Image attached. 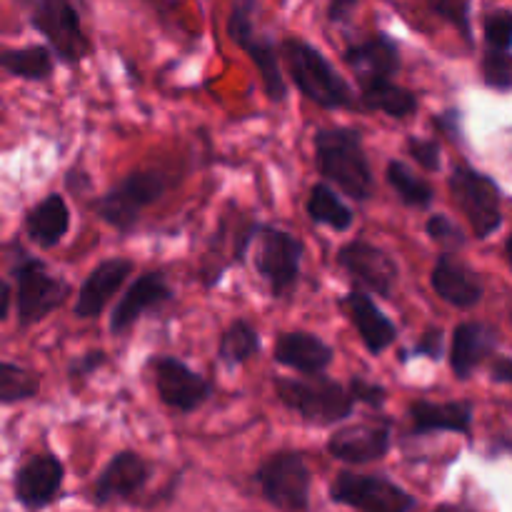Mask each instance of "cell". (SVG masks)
Listing matches in <instances>:
<instances>
[{"instance_id": "1", "label": "cell", "mask_w": 512, "mask_h": 512, "mask_svg": "<svg viewBox=\"0 0 512 512\" xmlns=\"http://www.w3.org/2000/svg\"><path fill=\"white\" fill-rule=\"evenodd\" d=\"M315 165L325 183L338 185L348 198L365 203L373 198V165L365 153L363 133L348 125L320 128L313 138Z\"/></svg>"}, {"instance_id": "2", "label": "cell", "mask_w": 512, "mask_h": 512, "mask_svg": "<svg viewBox=\"0 0 512 512\" xmlns=\"http://www.w3.org/2000/svg\"><path fill=\"white\" fill-rule=\"evenodd\" d=\"M280 53L288 65L290 80L310 103L323 110H358V95L320 48L303 38H285Z\"/></svg>"}, {"instance_id": "3", "label": "cell", "mask_w": 512, "mask_h": 512, "mask_svg": "<svg viewBox=\"0 0 512 512\" xmlns=\"http://www.w3.org/2000/svg\"><path fill=\"white\" fill-rule=\"evenodd\" d=\"M275 398L298 415L303 423L315 428H330L335 423L353 418L355 400L350 395L348 385L328 378L325 373L303 375V378H273Z\"/></svg>"}, {"instance_id": "4", "label": "cell", "mask_w": 512, "mask_h": 512, "mask_svg": "<svg viewBox=\"0 0 512 512\" xmlns=\"http://www.w3.org/2000/svg\"><path fill=\"white\" fill-rule=\"evenodd\" d=\"M228 38L253 60L268 100L283 103L288 98V80L280 68V53L273 33L260 25L258 0H233L230 3Z\"/></svg>"}, {"instance_id": "5", "label": "cell", "mask_w": 512, "mask_h": 512, "mask_svg": "<svg viewBox=\"0 0 512 512\" xmlns=\"http://www.w3.org/2000/svg\"><path fill=\"white\" fill-rule=\"evenodd\" d=\"M170 185H173V175L168 170H130L108 193L93 200V210L105 225L115 228L118 233H130L143 218L145 208L158 203L168 193Z\"/></svg>"}, {"instance_id": "6", "label": "cell", "mask_w": 512, "mask_h": 512, "mask_svg": "<svg viewBox=\"0 0 512 512\" xmlns=\"http://www.w3.org/2000/svg\"><path fill=\"white\" fill-rule=\"evenodd\" d=\"M450 198L470 223L475 240H488L503 228V190L498 180L468 163H458L448 178Z\"/></svg>"}, {"instance_id": "7", "label": "cell", "mask_w": 512, "mask_h": 512, "mask_svg": "<svg viewBox=\"0 0 512 512\" xmlns=\"http://www.w3.org/2000/svg\"><path fill=\"white\" fill-rule=\"evenodd\" d=\"M253 483L258 485L265 503L275 510H308L313 473H310L305 455L298 450H278L268 455L255 468Z\"/></svg>"}, {"instance_id": "8", "label": "cell", "mask_w": 512, "mask_h": 512, "mask_svg": "<svg viewBox=\"0 0 512 512\" xmlns=\"http://www.w3.org/2000/svg\"><path fill=\"white\" fill-rule=\"evenodd\" d=\"M30 13V25L48 40L50 50L63 63L78 65L93 53L83 18L75 0H25Z\"/></svg>"}, {"instance_id": "9", "label": "cell", "mask_w": 512, "mask_h": 512, "mask_svg": "<svg viewBox=\"0 0 512 512\" xmlns=\"http://www.w3.org/2000/svg\"><path fill=\"white\" fill-rule=\"evenodd\" d=\"M258 240L260 245L258 253H255V268L268 285L270 295L275 300L293 298L300 280V265H303V240L288 230L263 223H260Z\"/></svg>"}, {"instance_id": "10", "label": "cell", "mask_w": 512, "mask_h": 512, "mask_svg": "<svg viewBox=\"0 0 512 512\" xmlns=\"http://www.w3.org/2000/svg\"><path fill=\"white\" fill-rule=\"evenodd\" d=\"M330 503L363 512H410L418 500L385 475H363L340 470L328 490Z\"/></svg>"}, {"instance_id": "11", "label": "cell", "mask_w": 512, "mask_h": 512, "mask_svg": "<svg viewBox=\"0 0 512 512\" xmlns=\"http://www.w3.org/2000/svg\"><path fill=\"white\" fill-rule=\"evenodd\" d=\"M15 283H18L15 305H18V320L23 328L43 323L70 298L68 280L50 273V268L40 258L20 260L15 265Z\"/></svg>"}, {"instance_id": "12", "label": "cell", "mask_w": 512, "mask_h": 512, "mask_svg": "<svg viewBox=\"0 0 512 512\" xmlns=\"http://www.w3.org/2000/svg\"><path fill=\"white\" fill-rule=\"evenodd\" d=\"M335 263L345 270L350 280L365 293H373L378 298H393L400 280V268L393 255L380 245L368 240H350L338 250Z\"/></svg>"}, {"instance_id": "13", "label": "cell", "mask_w": 512, "mask_h": 512, "mask_svg": "<svg viewBox=\"0 0 512 512\" xmlns=\"http://www.w3.org/2000/svg\"><path fill=\"white\" fill-rule=\"evenodd\" d=\"M148 368L153 370V383L155 390H158V398L175 413L190 415L213 398V383L205 380L200 373H195L180 358L155 355L148 363Z\"/></svg>"}, {"instance_id": "14", "label": "cell", "mask_w": 512, "mask_h": 512, "mask_svg": "<svg viewBox=\"0 0 512 512\" xmlns=\"http://www.w3.org/2000/svg\"><path fill=\"white\" fill-rule=\"evenodd\" d=\"M260 223L250 215H240V213H225L220 218L218 230L213 235V243H210L208 250V260L203 265V283L205 288H213V285L220 283V273H218V258L220 260V270H228L230 265H240L245 263L248 258V250L253 245V240L258 238Z\"/></svg>"}, {"instance_id": "15", "label": "cell", "mask_w": 512, "mask_h": 512, "mask_svg": "<svg viewBox=\"0 0 512 512\" xmlns=\"http://www.w3.org/2000/svg\"><path fill=\"white\" fill-rule=\"evenodd\" d=\"M150 478H153V468H150L143 455H138L135 450H120L95 478L90 500L98 508L120 503V500H130L150 483Z\"/></svg>"}, {"instance_id": "16", "label": "cell", "mask_w": 512, "mask_h": 512, "mask_svg": "<svg viewBox=\"0 0 512 512\" xmlns=\"http://www.w3.org/2000/svg\"><path fill=\"white\" fill-rule=\"evenodd\" d=\"M390 445H393L390 420H380V423H360L335 430L325 443V450L330 458L345 465H370L383 460L390 453Z\"/></svg>"}, {"instance_id": "17", "label": "cell", "mask_w": 512, "mask_h": 512, "mask_svg": "<svg viewBox=\"0 0 512 512\" xmlns=\"http://www.w3.org/2000/svg\"><path fill=\"white\" fill-rule=\"evenodd\" d=\"M173 298L175 290L173 285L168 283V278H165V273L150 270V273L138 275V278L128 285L123 298L118 300L113 313H110V333L125 335L140 318H143V315H148L150 310L163 308V305H168Z\"/></svg>"}, {"instance_id": "18", "label": "cell", "mask_w": 512, "mask_h": 512, "mask_svg": "<svg viewBox=\"0 0 512 512\" xmlns=\"http://www.w3.org/2000/svg\"><path fill=\"white\" fill-rule=\"evenodd\" d=\"M65 468L58 455L40 453L23 463L15 473L13 493L25 510H43L55 503L63 490Z\"/></svg>"}, {"instance_id": "19", "label": "cell", "mask_w": 512, "mask_h": 512, "mask_svg": "<svg viewBox=\"0 0 512 512\" xmlns=\"http://www.w3.org/2000/svg\"><path fill=\"white\" fill-rule=\"evenodd\" d=\"M338 305L348 323L358 330L360 340L370 355H383L398 340V325L380 310L373 295L365 293V290L353 288L338 300Z\"/></svg>"}, {"instance_id": "20", "label": "cell", "mask_w": 512, "mask_h": 512, "mask_svg": "<svg viewBox=\"0 0 512 512\" xmlns=\"http://www.w3.org/2000/svg\"><path fill=\"white\" fill-rule=\"evenodd\" d=\"M500 333L495 325L483 320H465L453 330V343H450L448 363L455 378L460 383L470 380L475 370L488 363L493 355H498Z\"/></svg>"}, {"instance_id": "21", "label": "cell", "mask_w": 512, "mask_h": 512, "mask_svg": "<svg viewBox=\"0 0 512 512\" xmlns=\"http://www.w3.org/2000/svg\"><path fill=\"white\" fill-rule=\"evenodd\" d=\"M410 435L423 438L433 433H458L468 438L473 445V420L475 403L473 400H445V403H433V400H413L408 408Z\"/></svg>"}, {"instance_id": "22", "label": "cell", "mask_w": 512, "mask_h": 512, "mask_svg": "<svg viewBox=\"0 0 512 512\" xmlns=\"http://www.w3.org/2000/svg\"><path fill=\"white\" fill-rule=\"evenodd\" d=\"M430 285H433V293L440 300L460 310L475 308L485 293L483 278H480L478 270L455 258L453 250H445V253L438 255L433 273H430Z\"/></svg>"}, {"instance_id": "23", "label": "cell", "mask_w": 512, "mask_h": 512, "mask_svg": "<svg viewBox=\"0 0 512 512\" xmlns=\"http://www.w3.org/2000/svg\"><path fill=\"white\" fill-rule=\"evenodd\" d=\"M135 263L130 258H108L95 265L78 290V300L73 305V315L78 320H95L103 315L113 295L133 275Z\"/></svg>"}, {"instance_id": "24", "label": "cell", "mask_w": 512, "mask_h": 512, "mask_svg": "<svg viewBox=\"0 0 512 512\" xmlns=\"http://www.w3.org/2000/svg\"><path fill=\"white\" fill-rule=\"evenodd\" d=\"M343 60L353 70L358 85L370 83V80L395 78L403 68L398 40L390 38L388 33H375L360 43H353L350 48H345Z\"/></svg>"}, {"instance_id": "25", "label": "cell", "mask_w": 512, "mask_h": 512, "mask_svg": "<svg viewBox=\"0 0 512 512\" xmlns=\"http://www.w3.org/2000/svg\"><path fill=\"white\" fill-rule=\"evenodd\" d=\"M273 360L300 375H318L333 365L335 350L333 345L308 330H288L275 340Z\"/></svg>"}, {"instance_id": "26", "label": "cell", "mask_w": 512, "mask_h": 512, "mask_svg": "<svg viewBox=\"0 0 512 512\" xmlns=\"http://www.w3.org/2000/svg\"><path fill=\"white\" fill-rule=\"evenodd\" d=\"M418 93L403 88L393 78L360 83L358 110L360 113H383L395 120H408L418 113Z\"/></svg>"}, {"instance_id": "27", "label": "cell", "mask_w": 512, "mask_h": 512, "mask_svg": "<svg viewBox=\"0 0 512 512\" xmlns=\"http://www.w3.org/2000/svg\"><path fill=\"white\" fill-rule=\"evenodd\" d=\"M70 230V208L60 193L45 195L25 213V235L38 248H55Z\"/></svg>"}, {"instance_id": "28", "label": "cell", "mask_w": 512, "mask_h": 512, "mask_svg": "<svg viewBox=\"0 0 512 512\" xmlns=\"http://www.w3.org/2000/svg\"><path fill=\"white\" fill-rule=\"evenodd\" d=\"M305 213H308L310 223L323 225V228H333L335 233H345L353 228L355 213L343 203L335 188L330 183H315L310 188L308 200H305Z\"/></svg>"}, {"instance_id": "29", "label": "cell", "mask_w": 512, "mask_h": 512, "mask_svg": "<svg viewBox=\"0 0 512 512\" xmlns=\"http://www.w3.org/2000/svg\"><path fill=\"white\" fill-rule=\"evenodd\" d=\"M0 68L20 80H48L55 70L53 50L48 45L0 50Z\"/></svg>"}, {"instance_id": "30", "label": "cell", "mask_w": 512, "mask_h": 512, "mask_svg": "<svg viewBox=\"0 0 512 512\" xmlns=\"http://www.w3.org/2000/svg\"><path fill=\"white\" fill-rule=\"evenodd\" d=\"M260 345L263 343H260V333L255 330V325H250L245 318H238L225 328L223 338H220L218 360L225 368H240L260 353Z\"/></svg>"}, {"instance_id": "31", "label": "cell", "mask_w": 512, "mask_h": 512, "mask_svg": "<svg viewBox=\"0 0 512 512\" xmlns=\"http://www.w3.org/2000/svg\"><path fill=\"white\" fill-rule=\"evenodd\" d=\"M385 178H388V185L395 190L400 203L408 205V208L428 210L433 205L435 188L425 178L415 175L413 168L403 160H390L388 168H385Z\"/></svg>"}, {"instance_id": "32", "label": "cell", "mask_w": 512, "mask_h": 512, "mask_svg": "<svg viewBox=\"0 0 512 512\" xmlns=\"http://www.w3.org/2000/svg\"><path fill=\"white\" fill-rule=\"evenodd\" d=\"M40 393V375L15 363L0 360V403H23Z\"/></svg>"}, {"instance_id": "33", "label": "cell", "mask_w": 512, "mask_h": 512, "mask_svg": "<svg viewBox=\"0 0 512 512\" xmlns=\"http://www.w3.org/2000/svg\"><path fill=\"white\" fill-rule=\"evenodd\" d=\"M470 0H428V13L433 18L443 20L450 28L458 30V35L463 38V43L468 48H475L473 38V18H470Z\"/></svg>"}, {"instance_id": "34", "label": "cell", "mask_w": 512, "mask_h": 512, "mask_svg": "<svg viewBox=\"0 0 512 512\" xmlns=\"http://www.w3.org/2000/svg\"><path fill=\"white\" fill-rule=\"evenodd\" d=\"M483 83L498 93H508L512 88V60L510 50L485 48L483 53Z\"/></svg>"}, {"instance_id": "35", "label": "cell", "mask_w": 512, "mask_h": 512, "mask_svg": "<svg viewBox=\"0 0 512 512\" xmlns=\"http://www.w3.org/2000/svg\"><path fill=\"white\" fill-rule=\"evenodd\" d=\"M485 48L510 50L512 45V13L510 8H498L485 13L483 18Z\"/></svg>"}, {"instance_id": "36", "label": "cell", "mask_w": 512, "mask_h": 512, "mask_svg": "<svg viewBox=\"0 0 512 512\" xmlns=\"http://www.w3.org/2000/svg\"><path fill=\"white\" fill-rule=\"evenodd\" d=\"M405 150H408L410 158L420 165L428 173H440L443 168V150H440V143L433 138H418V135H410L405 140Z\"/></svg>"}, {"instance_id": "37", "label": "cell", "mask_w": 512, "mask_h": 512, "mask_svg": "<svg viewBox=\"0 0 512 512\" xmlns=\"http://www.w3.org/2000/svg\"><path fill=\"white\" fill-rule=\"evenodd\" d=\"M348 390L353 395L355 405H365V408L375 410V413H380L385 408V403H388V390L380 383L360 378V375H353L348 380Z\"/></svg>"}, {"instance_id": "38", "label": "cell", "mask_w": 512, "mask_h": 512, "mask_svg": "<svg viewBox=\"0 0 512 512\" xmlns=\"http://www.w3.org/2000/svg\"><path fill=\"white\" fill-rule=\"evenodd\" d=\"M425 233H428L430 240H435V243L445 245V248H463L465 245V235L463 230L458 228V225L453 223V220L448 218V215L443 213H433L428 218V223H425Z\"/></svg>"}, {"instance_id": "39", "label": "cell", "mask_w": 512, "mask_h": 512, "mask_svg": "<svg viewBox=\"0 0 512 512\" xmlns=\"http://www.w3.org/2000/svg\"><path fill=\"white\" fill-rule=\"evenodd\" d=\"M445 353V333L443 328H428L420 335L418 343L413 348H405L400 353V363H408L415 358H428V360H440Z\"/></svg>"}, {"instance_id": "40", "label": "cell", "mask_w": 512, "mask_h": 512, "mask_svg": "<svg viewBox=\"0 0 512 512\" xmlns=\"http://www.w3.org/2000/svg\"><path fill=\"white\" fill-rule=\"evenodd\" d=\"M105 363H108V355H105L103 350H88V353H83L80 358H75L73 363H70L68 368L70 380L83 383V380H88L90 375L98 373Z\"/></svg>"}, {"instance_id": "41", "label": "cell", "mask_w": 512, "mask_h": 512, "mask_svg": "<svg viewBox=\"0 0 512 512\" xmlns=\"http://www.w3.org/2000/svg\"><path fill=\"white\" fill-rule=\"evenodd\" d=\"M433 125L440 130L443 135H448L450 140H458L463 143V113L458 108H448L443 110L440 115H435Z\"/></svg>"}, {"instance_id": "42", "label": "cell", "mask_w": 512, "mask_h": 512, "mask_svg": "<svg viewBox=\"0 0 512 512\" xmlns=\"http://www.w3.org/2000/svg\"><path fill=\"white\" fill-rule=\"evenodd\" d=\"M360 0H328V20L333 25H343L353 18V13L358 10Z\"/></svg>"}, {"instance_id": "43", "label": "cell", "mask_w": 512, "mask_h": 512, "mask_svg": "<svg viewBox=\"0 0 512 512\" xmlns=\"http://www.w3.org/2000/svg\"><path fill=\"white\" fill-rule=\"evenodd\" d=\"M493 383L510 385L512 383V360L508 355H493V368H490Z\"/></svg>"}, {"instance_id": "44", "label": "cell", "mask_w": 512, "mask_h": 512, "mask_svg": "<svg viewBox=\"0 0 512 512\" xmlns=\"http://www.w3.org/2000/svg\"><path fill=\"white\" fill-rule=\"evenodd\" d=\"M10 313V285L5 283L3 275H0V320L8 318Z\"/></svg>"}, {"instance_id": "45", "label": "cell", "mask_w": 512, "mask_h": 512, "mask_svg": "<svg viewBox=\"0 0 512 512\" xmlns=\"http://www.w3.org/2000/svg\"><path fill=\"white\" fill-rule=\"evenodd\" d=\"M150 5H153V8H158V10H168L170 8V0H148Z\"/></svg>"}]
</instances>
